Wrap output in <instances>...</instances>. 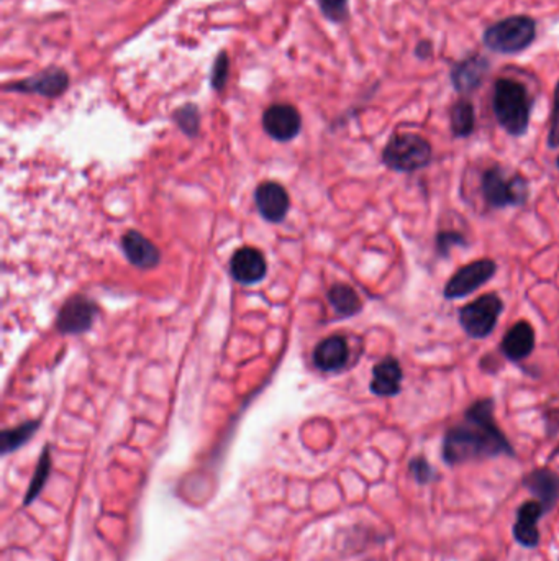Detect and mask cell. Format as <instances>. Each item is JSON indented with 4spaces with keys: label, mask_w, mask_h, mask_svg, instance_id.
Wrapping results in <instances>:
<instances>
[{
    "label": "cell",
    "mask_w": 559,
    "mask_h": 561,
    "mask_svg": "<svg viewBox=\"0 0 559 561\" xmlns=\"http://www.w3.org/2000/svg\"><path fill=\"white\" fill-rule=\"evenodd\" d=\"M441 451L445 463L449 466L499 455H515L507 437L496 424L492 399L474 402L466 410L464 422L448 430Z\"/></svg>",
    "instance_id": "cell-1"
},
{
    "label": "cell",
    "mask_w": 559,
    "mask_h": 561,
    "mask_svg": "<svg viewBox=\"0 0 559 561\" xmlns=\"http://www.w3.org/2000/svg\"><path fill=\"white\" fill-rule=\"evenodd\" d=\"M533 101L523 82L499 78L492 90V111L499 125L512 137H523L530 127Z\"/></svg>",
    "instance_id": "cell-2"
},
{
    "label": "cell",
    "mask_w": 559,
    "mask_h": 561,
    "mask_svg": "<svg viewBox=\"0 0 559 561\" xmlns=\"http://www.w3.org/2000/svg\"><path fill=\"white\" fill-rule=\"evenodd\" d=\"M538 25L533 16H505L489 25L482 35L484 47L497 55H519L530 48L536 40Z\"/></svg>",
    "instance_id": "cell-3"
},
{
    "label": "cell",
    "mask_w": 559,
    "mask_h": 561,
    "mask_svg": "<svg viewBox=\"0 0 559 561\" xmlns=\"http://www.w3.org/2000/svg\"><path fill=\"white\" fill-rule=\"evenodd\" d=\"M432 144L417 133H396L385 144L383 163L397 173H414L432 161Z\"/></svg>",
    "instance_id": "cell-4"
},
{
    "label": "cell",
    "mask_w": 559,
    "mask_h": 561,
    "mask_svg": "<svg viewBox=\"0 0 559 561\" xmlns=\"http://www.w3.org/2000/svg\"><path fill=\"white\" fill-rule=\"evenodd\" d=\"M482 196L490 207L503 209L512 206H522L530 196L528 181L522 175L507 176L502 166H492L482 175L480 181Z\"/></svg>",
    "instance_id": "cell-5"
},
{
    "label": "cell",
    "mask_w": 559,
    "mask_h": 561,
    "mask_svg": "<svg viewBox=\"0 0 559 561\" xmlns=\"http://www.w3.org/2000/svg\"><path fill=\"white\" fill-rule=\"evenodd\" d=\"M502 312V299L497 294H484L464 305L459 312V323L468 337L482 340L494 332Z\"/></svg>",
    "instance_id": "cell-6"
},
{
    "label": "cell",
    "mask_w": 559,
    "mask_h": 561,
    "mask_svg": "<svg viewBox=\"0 0 559 561\" xmlns=\"http://www.w3.org/2000/svg\"><path fill=\"white\" fill-rule=\"evenodd\" d=\"M497 273V265L492 259H478L456 271L445 286V297L449 301L463 299L474 291L488 284Z\"/></svg>",
    "instance_id": "cell-7"
},
{
    "label": "cell",
    "mask_w": 559,
    "mask_h": 561,
    "mask_svg": "<svg viewBox=\"0 0 559 561\" xmlns=\"http://www.w3.org/2000/svg\"><path fill=\"white\" fill-rule=\"evenodd\" d=\"M68 88H69V74L58 66H49L45 71L38 72L32 78L8 84L5 86V90L22 92V94H38L55 99L64 94Z\"/></svg>",
    "instance_id": "cell-8"
},
{
    "label": "cell",
    "mask_w": 559,
    "mask_h": 561,
    "mask_svg": "<svg viewBox=\"0 0 559 561\" xmlns=\"http://www.w3.org/2000/svg\"><path fill=\"white\" fill-rule=\"evenodd\" d=\"M263 129L276 142H289L301 133L302 119L294 105L272 104L263 113Z\"/></svg>",
    "instance_id": "cell-9"
},
{
    "label": "cell",
    "mask_w": 559,
    "mask_h": 561,
    "mask_svg": "<svg viewBox=\"0 0 559 561\" xmlns=\"http://www.w3.org/2000/svg\"><path fill=\"white\" fill-rule=\"evenodd\" d=\"M490 71V61L488 57L474 53L451 66L449 79L456 92L472 94L476 89L482 86L484 79Z\"/></svg>",
    "instance_id": "cell-10"
},
{
    "label": "cell",
    "mask_w": 559,
    "mask_h": 561,
    "mask_svg": "<svg viewBox=\"0 0 559 561\" xmlns=\"http://www.w3.org/2000/svg\"><path fill=\"white\" fill-rule=\"evenodd\" d=\"M97 313V305L84 296H74L66 301L58 313L57 327L61 333L74 335L90 329Z\"/></svg>",
    "instance_id": "cell-11"
},
{
    "label": "cell",
    "mask_w": 559,
    "mask_h": 561,
    "mask_svg": "<svg viewBox=\"0 0 559 561\" xmlns=\"http://www.w3.org/2000/svg\"><path fill=\"white\" fill-rule=\"evenodd\" d=\"M230 271L240 284H256L266 276V259L259 249L243 247L237 249L230 261Z\"/></svg>",
    "instance_id": "cell-12"
},
{
    "label": "cell",
    "mask_w": 559,
    "mask_h": 561,
    "mask_svg": "<svg viewBox=\"0 0 559 561\" xmlns=\"http://www.w3.org/2000/svg\"><path fill=\"white\" fill-rule=\"evenodd\" d=\"M546 509L540 501H527L517 511V521L513 525V537L520 545L535 548L540 542L538 521L543 517Z\"/></svg>",
    "instance_id": "cell-13"
},
{
    "label": "cell",
    "mask_w": 559,
    "mask_h": 561,
    "mask_svg": "<svg viewBox=\"0 0 559 561\" xmlns=\"http://www.w3.org/2000/svg\"><path fill=\"white\" fill-rule=\"evenodd\" d=\"M256 207L259 214L269 222H280L289 210V194L278 183H263L256 189Z\"/></svg>",
    "instance_id": "cell-14"
},
{
    "label": "cell",
    "mask_w": 559,
    "mask_h": 561,
    "mask_svg": "<svg viewBox=\"0 0 559 561\" xmlns=\"http://www.w3.org/2000/svg\"><path fill=\"white\" fill-rule=\"evenodd\" d=\"M121 249L128 261L136 268L152 270L160 263V249H156L152 241L143 237L142 233L135 232V230L123 235Z\"/></svg>",
    "instance_id": "cell-15"
},
{
    "label": "cell",
    "mask_w": 559,
    "mask_h": 561,
    "mask_svg": "<svg viewBox=\"0 0 559 561\" xmlns=\"http://www.w3.org/2000/svg\"><path fill=\"white\" fill-rule=\"evenodd\" d=\"M348 358H350V348L346 340L340 335H332L322 340L313 352L315 366L325 373H333L344 368Z\"/></svg>",
    "instance_id": "cell-16"
},
{
    "label": "cell",
    "mask_w": 559,
    "mask_h": 561,
    "mask_svg": "<svg viewBox=\"0 0 559 561\" xmlns=\"http://www.w3.org/2000/svg\"><path fill=\"white\" fill-rule=\"evenodd\" d=\"M402 368L399 361L392 356L379 361L373 368V381H371V393L379 397H394L400 393L402 385Z\"/></svg>",
    "instance_id": "cell-17"
},
{
    "label": "cell",
    "mask_w": 559,
    "mask_h": 561,
    "mask_svg": "<svg viewBox=\"0 0 559 561\" xmlns=\"http://www.w3.org/2000/svg\"><path fill=\"white\" fill-rule=\"evenodd\" d=\"M502 353L512 361H522L528 358L535 348V332L528 322H517L512 327L501 344Z\"/></svg>",
    "instance_id": "cell-18"
},
{
    "label": "cell",
    "mask_w": 559,
    "mask_h": 561,
    "mask_svg": "<svg viewBox=\"0 0 559 561\" xmlns=\"http://www.w3.org/2000/svg\"><path fill=\"white\" fill-rule=\"evenodd\" d=\"M523 484L527 490L532 491L538 501L543 504L546 513L552 511L559 499V476L552 470L540 468L525 476Z\"/></svg>",
    "instance_id": "cell-19"
},
{
    "label": "cell",
    "mask_w": 559,
    "mask_h": 561,
    "mask_svg": "<svg viewBox=\"0 0 559 561\" xmlns=\"http://www.w3.org/2000/svg\"><path fill=\"white\" fill-rule=\"evenodd\" d=\"M449 123H451V133L456 138L471 137L472 132L476 129V111L471 101L468 99L456 101L449 112Z\"/></svg>",
    "instance_id": "cell-20"
},
{
    "label": "cell",
    "mask_w": 559,
    "mask_h": 561,
    "mask_svg": "<svg viewBox=\"0 0 559 561\" xmlns=\"http://www.w3.org/2000/svg\"><path fill=\"white\" fill-rule=\"evenodd\" d=\"M328 301L342 317H352L361 311V299L348 284H335L328 291Z\"/></svg>",
    "instance_id": "cell-21"
},
{
    "label": "cell",
    "mask_w": 559,
    "mask_h": 561,
    "mask_svg": "<svg viewBox=\"0 0 559 561\" xmlns=\"http://www.w3.org/2000/svg\"><path fill=\"white\" fill-rule=\"evenodd\" d=\"M38 425L40 424L37 420L26 422V424H22L20 427L10 429V430L2 433V453L7 455L10 451L20 449L24 443L32 439L33 433L37 432V429H38Z\"/></svg>",
    "instance_id": "cell-22"
},
{
    "label": "cell",
    "mask_w": 559,
    "mask_h": 561,
    "mask_svg": "<svg viewBox=\"0 0 559 561\" xmlns=\"http://www.w3.org/2000/svg\"><path fill=\"white\" fill-rule=\"evenodd\" d=\"M49 470H51V458H49V450H43V455H41L38 466L35 470L33 474L32 482H30V488L25 494L24 505L32 504L33 501L37 497L40 496L41 491L45 488V482H48Z\"/></svg>",
    "instance_id": "cell-23"
},
{
    "label": "cell",
    "mask_w": 559,
    "mask_h": 561,
    "mask_svg": "<svg viewBox=\"0 0 559 561\" xmlns=\"http://www.w3.org/2000/svg\"><path fill=\"white\" fill-rule=\"evenodd\" d=\"M174 122L179 125V129L187 133L189 137H195L199 132L200 115L197 105L185 104L179 107L174 112Z\"/></svg>",
    "instance_id": "cell-24"
},
{
    "label": "cell",
    "mask_w": 559,
    "mask_h": 561,
    "mask_svg": "<svg viewBox=\"0 0 559 561\" xmlns=\"http://www.w3.org/2000/svg\"><path fill=\"white\" fill-rule=\"evenodd\" d=\"M323 16L332 24H344L350 18V0H317Z\"/></svg>",
    "instance_id": "cell-25"
},
{
    "label": "cell",
    "mask_w": 559,
    "mask_h": 561,
    "mask_svg": "<svg viewBox=\"0 0 559 561\" xmlns=\"http://www.w3.org/2000/svg\"><path fill=\"white\" fill-rule=\"evenodd\" d=\"M228 74H230V58H228V53L222 49L216 58V63L210 72V84L216 92L224 90L227 80H228Z\"/></svg>",
    "instance_id": "cell-26"
},
{
    "label": "cell",
    "mask_w": 559,
    "mask_h": 561,
    "mask_svg": "<svg viewBox=\"0 0 559 561\" xmlns=\"http://www.w3.org/2000/svg\"><path fill=\"white\" fill-rule=\"evenodd\" d=\"M410 471L414 474L416 482H420V484H428V482H433L437 478L432 466L428 465V461L422 457L414 458L410 461Z\"/></svg>",
    "instance_id": "cell-27"
},
{
    "label": "cell",
    "mask_w": 559,
    "mask_h": 561,
    "mask_svg": "<svg viewBox=\"0 0 559 561\" xmlns=\"http://www.w3.org/2000/svg\"><path fill=\"white\" fill-rule=\"evenodd\" d=\"M466 245V240H464L463 235L458 232H439L437 235V247H438V251L443 255V257H447L448 253L451 251V249H455V247H464Z\"/></svg>",
    "instance_id": "cell-28"
},
{
    "label": "cell",
    "mask_w": 559,
    "mask_h": 561,
    "mask_svg": "<svg viewBox=\"0 0 559 561\" xmlns=\"http://www.w3.org/2000/svg\"><path fill=\"white\" fill-rule=\"evenodd\" d=\"M548 146L558 148L559 146V80L554 88V97H553L552 127L548 133Z\"/></svg>",
    "instance_id": "cell-29"
},
{
    "label": "cell",
    "mask_w": 559,
    "mask_h": 561,
    "mask_svg": "<svg viewBox=\"0 0 559 561\" xmlns=\"http://www.w3.org/2000/svg\"><path fill=\"white\" fill-rule=\"evenodd\" d=\"M414 55L417 59L420 61H427V59H432L433 57V43L430 40H420L414 48Z\"/></svg>",
    "instance_id": "cell-30"
},
{
    "label": "cell",
    "mask_w": 559,
    "mask_h": 561,
    "mask_svg": "<svg viewBox=\"0 0 559 561\" xmlns=\"http://www.w3.org/2000/svg\"><path fill=\"white\" fill-rule=\"evenodd\" d=\"M556 168L559 169V156H558V158H556Z\"/></svg>",
    "instance_id": "cell-31"
}]
</instances>
